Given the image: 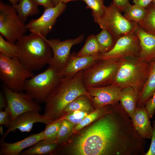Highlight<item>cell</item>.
Returning a JSON list of instances; mask_svg holds the SVG:
<instances>
[{"mask_svg": "<svg viewBox=\"0 0 155 155\" xmlns=\"http://www.w3.org/2000/svg\"><path fill=\"white\" fill-rule=\"evenodd\" d=\"M101 53L90 56H78L75 52L70 54L64 67L59 71L64 76H74L90 67L100 60Z\"/></svg>", "mask_w": 155, "mask_h": 155, "instance_id": "9a60e30c", "label": "cell"}, {"mask_svg": "<svg viewBox=\"0 0 155 155\" xmlns=\"http://www.w3.org/2000/svg\"><path fill=\"white\" fill-rule=\"evenodd\" d=\"M96 36L100 47L101 53L110 51L116 42L110 32L105 29H102Z\"/></svg>", "mask_w": 155, "mask_h": 155, "instance_id": "4316f807", "label": "cell"}, {"mask_svg": "<svg viewBox=\"0 0 155 155\" xmlns=\"http://www.w3.org/2000/svg\"><path fill=\"white\" fill-rule=\"evenodd\" d=\"M91 112L75 111L66 113L55 121L66 120L76 125L81 122L84 117Z\"/></svg>", "mask_w": 155, "mask_h": 155, "instance_id": "d6a6232c", "label": "cell"}, {"mask_svg": "<svg viewBox=\"0 0 155 155\" xmlns=\"http://www.w3.org/2000/svg\"><path fill=\"white\" fill-rule=\"evenodd\" d=\"M64 76L59 70L49 65L45 70L26 81L24 90L37 102L44 103Z\"/></svg>", "mask_w": 155, "mask_h": 155, "instance_id": "277c9868", "label": "cell"}, {"mask_svg": "<svg viewBox=\"0 0 155 155\" xmlns=\"http://www.w3.org/2000/svg\"><path fill=\"white\" fill-rule=\"evenodd\" d=\"M62 120L56 139V142L59 146L66 142L68 138L72 134L73 129L75 125L67 120Z\"/></svg>", "mask_w": 155, "mask_h": 155, "instance_id": "f1b7e54d", "label": "cell"}, {"mask_svg": "<svg viewBox=\"0 0 155 155\" xmlns=\"http://www.w3.org/2000/svg\"><path fill=\"white\" fill-rule=\"evenodd\" d=\"M38 5L43 6L44 8L53 7L54 6L52 0H33Z\"/></svg>", "mask_w": 155, "mask_h": 155, "instance_id": "74e56055", "label": "cell"}, {"mask_svg": "<svg viewBox=\"0 0 155 155\" xmlns=\"http://www.w3.org/2000/svg\"><path fill=\"white\" fill-rule=\"evenodd\" d=\"M84 38V35L82 34L76 38L63 41L58 39H48L45 38L53 53V57L49 65L60 71L66 65L72 47L81 43Z\"/></svg>", "mask_w": 155, "mask_h": 155, "instance_id": "7c38bea8", "label": "cell"}, {"mask_svg": "<svg viewBox=\"0 0 155 155\" xmlns=\"http://www.w3.org/2000/svg\"><path fill=\"white\" fill-rule=\"evenodd\" d=\"M155 92V60L150 62L148 76L138 96L137 106H145Z\"/></svg>", "mask_w": 155, "mask_h": 155, "instance_id": "d6986e66", "label": "cell"}, {"mask_svg": "<svg viewBox=\"0 0 155 155\" xmlns=\"http://www.w3.org/2000/svg\"><path fill=\"white\" fill-rule=\"evenodd\" d=\"M7 106V102L5 95L2 93L0 94V110L3 109L6 107Z\"/></svg>", "mask_w": 155, "mask_h": 155, "instance_id": "ab89813d", "label": "cell"}, {"mask_svg": "<svg viewBox=\"0 0 155 155\" xmlns=\"http://www.w3.org/2000/svg\"><path fill=\"white\" fill-rule=\"evenodd\" d=\"M59 146L56 143H49L42 140L38 142L27 150L22 151L20 155H51Z\"/></svg>", "mask_w": 155, "mask_h": 155, "instance_id": "7402d4cb", "label": "cell"}, {"mask_svg": "<svg viewBox=\"0 0 155 155\" xmlns=\"http://www.w3.org/2000/svg\"><path fill=\"white\" fill-rule=\"evenodd\" d=\"M153 0H132L134 4L144 8H146L153 1Z\"/></svg>", "mask_w": 155, "mask_h": 155, "instance_id": "f35d334b", "label": "cell"}, {"mask_svg": "<svg viewBox=\"0 0 155 155\" xmlns=\"http://www.w3.org/2000/svg\"><path fill=\"white\" fill-rule=\"evenodd\" d=\"M154 4H155V0H153V2H152Z\"/></svg>", "mask_w": 155, "mask_h": 155, "instance_id": "ee69618b", "label": "cell"}, {"mask_svg": "<svg viewBox=\"0 0 155 155\" xmlns=\"http://www.w3.org/2000/svg\"><path fill=\"white\" fill-rule=\"evenodd\" d=\"M110 105L96 108L88 114L79 123L75 126L72 133H77L84 127L99 119L109 110Z\"/></svg>", "mask_w": 155, "mask_h": 155, "instance_id": "cb8c5ba5", "label": "cell"}, {"mask_svg": "<svg viewBox=\"0 0 155 155\" xmlns=\"http://www.w3.org/2000/svg\"><path fill=\"white\" fill-rule=\"evenodd\" d=\"M62 120L54 121L46 125L43 131L44 139L46 142L49 143H56V137L61 124Z\"/></svg>", "mask_w": 155, "mask_h": 155, "instance_id": "f546056e", "label": "cell"}, {"mask_svg": "<svg viewBox=\"0 0 155 155\" xmlns=\"http://www.w3.org/2000/svg\"><path fill=\"white\" fill-rule=\"evenodd\" d=\"M134 32L139 38L141 50L138 58L150 63L155 60V36L145 32L138 26Z\"/></svg>", "mask_w": 155, "mask_h": 155, "instance_id": "e0dca14e", "label": "cell"}, {"mask_svg": "<svg viewBox=\"0 0 155 155\" xmlns=\"http://www.w3.org/2000/svg\"><path fill=\"white\" fill-rule=\"evenodd\" d=\"M93 106L89 97L86 95H82L67 105L65 108L62 115L75 111L91 112L95 109Z\"/></svg>", "mask_w": 155, "mask_h": 155, "instance_id": "603a6c76", "label": "cell"}, {"mask_svg": "<svg viewBox=\"0 0 155 155\" xmlns=\"http://www.w3.org/2000/svg\"><path fill=\"white\" fill-rule=\"evenodd\" d=\"M0 53L8 57H17V48L15 43L5 40L1 35H0Z\"/></svg>", "mask_w": 155, "mask_h": 155, "instance_id": "1f68e13d", "label": "cell"}, {"mask_svg": "<svg viewBox=\"0 0 155 155\" xmlns=\"http://www.w3.org/2000/svg\"><path fill=\"white\" fill-rule=\"evenodd\" d=\"M146 8V16L138 24L145 32L155 36V6L152 3Z\"/></svg>", "mask_w": 155, "mask_h": 155, "instance_id": "d4e9b609", "label": "cell"}, {"mask_svg": "<svg viewBox=\"0 0 155 155\" xmlns=\"http://www.w3.org/2000/svg\"><path fill=\"white\" fill-rule=\"evenodd\" d=\"M13 5L17 4L18 2V0H8Z\"/></svg>", "mask_w": 155, "mask_h": 155, "instance_id": "60d3db41", "label": "cell"}, {"mask_svg": "<svg viewBox=\"0 0 155 155\" xmlns=\"http://www.w3.org/2000/svg\"><path fill=\"white\" fill-rule=\"evenodd\" d=\"M150 63L138 58H122L115 76L111 85L121 90L127 87L133 89L138 94L142 91L148 76Z\"/></svg>", "mask_w": 155, "mask_h": 155, "instance_id": "3957f363", "label": "cell"}, {"mask_svg": "<svg viewBox=\"0 0 155 155\" xmlns=\"http://www.w3.org/2000/svg\"><path fill=\"white\" fill-rule=\"evenodd\" d=\"M145 106L148 112L149 117L150 119L153 117L155 112V92Z\"/></svg>", "mask_w": 155, "mask_h": 155, "instance_id": "e575fe53", "label": "cell"}, {"mask_svg": "<svg viewBox=\"0 0 155 155\" xmlns=\"http://www.w3.org/2000/svg\"><path fill=\"white\" fill-rule=\"evenodd\" d=\"M135 130L144 139L151 138L152 127L145 106H137L131 118Z\"/></svg>", "mask_w": 155, "mask_h": 155, "instance_id": "ac0fdd59", "label": "cell"}, {"mask_svg": "<svg viewBox=\"0 0 155 155\" xmlns=\"http://www.w3.org/2000/svg\"><path fill=\"white\" fill-rule=\"evenodd\" d=\"M34 75L17 57L10 58L0 54V79L9 88L16 92L24 90L26 81Z\"/></svg>", "mask_w": 155, "mask_h": 155, "instance_id": "8992f818", "label": "cell"}, {"mask_svg": "<svg viewBox=\"0 0 155 155\" xmlns=\"http://www.w3.org/2000/svg\"><path fill=\"white\" fill-rule=\"evenodd\" d=\"M122 58L100 59L83 71L82 80L86 89L111 85L121 64Z\"/></svg>", "mask_w": 155, "mask_h": 155, "instance_id": "5b68a950", "label": "cell"}, {"mask_svg": "<svg viewBox=\"0 0 155 155\" xmlns=\"http://www.w3.org/2000/svg\"><path fill=\"white\" fill-rule=\"evenodd\" d=\"M53 121L54 120L51 118L44 114H40L39 112L33 111L26 112L19 115L11 121L1 137L0 142L3 141L10 132L17 129L22 132H29L32 129L34 124L36 123L46 125Z\"/></svg>", "mask_w": 155, "mask_h": 155, "instance_id": "4fadbf2b", "label": "cell"}, {"mask_svg": "<svg viewBox=\"0 0 155 155\" xmlns=\"http://www.w3.org/2000/svg\"><path fill=\"white\" fill-rule=\"evenodd\" d=\"M138 94L130 87H125L121 90L119 102L131 118L137 107Z\"/></svg>", "mask_w": 155, "mask_h": 155, "instance_id": "ffe728a7", "label": "cell"}, {"mask_svg": "<svg viewBox=\"0 0 155 155\" xmlns=\"http://www.w3.org/2000/svg\"><path fill=\"white\" fill-rule=\"evenodd\" d=\"M38 6L33 0H19L18 3L13 5L12 7L24 23L29 16L39 13Z\"/></svg>", "mask_w": 155, "mask_h": 155, "instance_id": "44dd1931", "label": "cell"}, {"mask_svg": "<svg viewBox=\"0 0 155 155\" xmlns=\"http://www.w3.org/2000/svg\"><path fill=\"white\" fill-rule=\"evenodd\" d=\"M154 6H155V5H154Z\"/></svg>", "mask_w": 155, "mask_h": 155, "instance_id": "bcb514c9", "label": "cell"}, {"mask_svg": "<svg viewBox=\"0 0 155 155\" xmlns=\"http://www.w3.org/2000/svg\"><path fill=\"white\" fill-rule=\"evenodd\" d=\"M124 12V16L128 20L137 23L143 20L146 16V8L138 5H131Z\"/></svg>", "mask_w": 155, "mask_h": 155, "instance_id": "83f0119b", "label": "cell"}, {"mask_svg": "<svg viewBox=\"0 0 155 155\" xmlns=\"http://www.w3.org/2000/svg\"><path fill=\"white\" fill-rule=\"evenodd\" d=\"M87 90L91 103L96 108L114 105L119 102L121 89L117 86L110 85Z\"/></svg>", "mask_w": 155, "mask_h": 155, "instance_id": "5bb4252c", "label": "cell"}, {"mask_svg": "<svg viewBox=\"0 0 155 155\" xmlns=\"http://www.w3.org/2000/svg\"><path fill=\"white\" fill-rule=\"evenodd\" d=\"M60 0L63 3L66 4L68 2H69L70 1H73L80 0V1H84L85 0Z\"/></svg>", "mask_w": 155, "mask_h": 155, "instance_id": "b9f144b4", "label": "cell"}, {"mask_svg": "<svg viewBox=\"0 0 155 155\" xmlns=\"http://www.w3.org/2000/svg\"><path fill=\"white\" fill-rule=\"evenodd\" d=\"M84 2L86 5V8L92 10L94 21L97 23L103 13L105 6L104 0H85Z\"/></svg>", "mask_w": 155, "mask_h": 155, "instance_id": "4dcf8cb0", "label": "cell"}, {"mask_svg": "<svg viewBox=\"0 0 155 155\" xmlns=\"http://www.w3.org/2000/svg\"><path fill=\"white\" fill-rule=\"evenodd\" d=\"M113 2L122 12H124L130 6L129 0H113Z\"/></svg>", "mask_w": 155, "mask_h": 155, "instance_id": "8d00e7d4", "label": "cell"}, {"mask_svg": "<svg viewBox=\"0 0 155 155\" xmlns=\"http://www.w3.org/2000/svg\"><path fill=\"white\" fill-rule=\"evenodd\" d=\"M54 6L57 5L59 2L60 0H52Z\"/></svg>", "mask_w": 155, "mask_h": 155, "instance_id": "7bdbcfd3", "label": "cell"}, {"mask_svg": "<svg viewBox=\"0 0 155 155\" xmlns=\"http://www.w3.org/2000/svg\"><path fill=\"white\" fill-rule=\"evenodd\" d=\"M101 53L100 50L96 35L91 34L86 40L84 44L77 53L78 56H90Z\"/></svg>", "mask_w": 155, "mask_h": 155, "instance_id": "484cf974", "label": "cell"}, {"mask_svg": "<svg viewBox=\"0 0 155 155\" xmlns=\"http://www.w3.org/2000/svg\"><path fill=\"white\" fill-rule=\"evenodd\" d=\"M154 4V5L155 6V4Z\"/></svg>", "mask_w": 155, "mask_h": 155, "instance_id": "f6af8a7d", "label": "cell"}, {"mask_svg": "<svg viewBox=\"0 0 155 155\" xmlns=\"http://www.w3.org/2000/svg\"><path fill=\"white\" fill-rule=\"evenodd\" d=\"M140 50L139 38L134 32L118 39L113 48L108 52L101 53L100 59L138 58Z\"/></svg>", "mask_w": 155, "mask_h": 155, "instance_id": "8fae6325", "label": "cell"}, {"mask_svg": "<svg viewBox=\"0 0 155 155\" xmlns=\"http://www.w3.org/2000/svg\"><path fill=\"white\" fill-rule=\"evenodd\" d=\"M66 7V4L60 0L57 5L44 8L43 13L39 18L31 20L26 25L27 29L31 33L45 38Z\"/></svg>", "mask_w": 155, "mask_h": 155, "instance_id": "30bf717a", "label": "cell"}, {"mask_svg": "<svg viewBox=\"0 0 155 155\" xmlns=\"http://www.w3.org/2000/svg\"><path fill=\"white\" fill-rule=\"evenodd\" d=\"M3 91L7 102L6 107L10 113L11 121L26 112L41 110L37 102L26 93L13 91L4 85Z\"/></svg>", "mask_w": 155, "mask_h": 155, "instance_id": "9c48e42d", "label": "cell"}, {"mask_svg": "<svg viewBox=\"0 0 155 155\" xmlns=\"http://www.w3.org/2000/svg\"><path fill=\"white\" fill-rule=\"evenodd\" d=\"M122 11L112 2L104 7L103 13L97 23L102 29L107 30L114 40L134 31L138 23L127 20Z\"/></svg>", "mask_w": 155, "mask_h": 155, "instance_id": "52a82bcc", "label": "cell"}, {"mask_svg": "<svg viewBox=\"0 0 155 155\" xmlns=\"http://www.w3.org/2000/svg\"><path fill=\"white\" fill-rule=\"evenodd\" d=\"M45 38L31 33L22 36L15 43L17 57L26 69L32 72L49 64L52 57V50Z\"/></svg>", "mask_w": 155, "mask_h": 155, "instance_id": "7a4b0ae2", "label": "cell"}, {"mask_svg": "<svg viewBox=\"0 0 155 155\" xmlns=\"http://www.w3.org/2000/svg\"><path fill=\"white\" fill-rule=\"evenodd\" d=\"M11 121V117L10 113L5 107L4 110L0 111V125H4L7 127Z\"/></svg>", "mask_w": 155, "mask_h": 155, "instance_id": "836d02e7", "label": "cell"}, {"mask_svg": "<svg viewBox=\"0 0 155 155\" xmlns=\"http://www.w3.org/2000/svg\"><path fill=\"white\" fill-rule=\"evenodd\" d=\"M44 139L43 131L31 135L20 141L13 143L0 142V155H18L26 148L30 147Z\"/></svg>", "mask_w": 155, "mask_h": 155, "instance_id": "2e32d148", "label": "cell"}, {"mask_svg": "<svg viewBox=\"0 0 155 155\" xmlns=\"http://www.w3.org/2000/svg\"><path fill=\"white\" fill-rule=\"evenodd\" d=\"M12 6L0 2V33L7 41L14 43L27 32L25 25Z\"/></svg>", "mask_w": 155, "mask_h": 155, "instance_id": "ba28073f", "label": "cell"}, {"mask_svg": "<svg viewBox=\"0 0 155 155\" xmlns=\"http://www.w3.org/2000/svg\"><path fill=\"white\" fill-rule=\"evenodd\" d=\"M152 133L150 147L144 155H155V120L152 122Z\"/></svg>", "mask_w": 155, "mask_h": 155, "instance_id": "d590c367", "label": "cell"}, {"mask_svg": "<svg viewBox=\"0 0 155 155\" xmlns=\"http://www.w3.org/2000/svg\"><path fill=\"white\" fill-rule=\"evenodd\" d=\"M83 71L73 76L63 77L59 85L46 100L44 114L54 121L62 115L65 107L78 96L84 95L90 99L82 81Z\"/></svg>", "mask_w": 155, "mask_h": 155, "instance_id": "6da1fadb", "label": "cell"}]
</instances>
